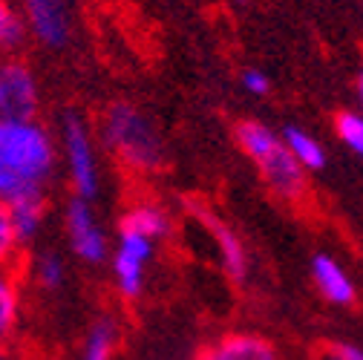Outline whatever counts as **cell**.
<instances>
[{"label":"cell","mask_w":363,"mask_h":360,"mask_svg":"<svg viewBox=\"0 0 363 360\" xmlns=\"http://www.w3.org/2000/svg\"><path fill=\"white\" fill-rule=\"evenodd\" d=\"M55 142L38 121H0V202L47 193L55 173Z\"/></svg>","instance_id":"1"},{"label":"cell","mask_w":363,"mask_h":360,"mask_svg":"<svg viewBox=\"0 0 363 360\" xmlns=\"http://www.w3.org/2000/svg\"><path fill=\"white\" fill-rule=\"evenodd\" d=\"M101 142L127 170L153 173L164 162V145L156 124L127 101H116L107 107L101 118Z\"/></svg>","instance_id":"2"},{"label":"cell","mask_w":363,"mask_h":360,"mask_svg":"<svg viewBox=\"0 0 363 360\" xmlns=\"http://www.w3.org/2000/svg\"><path fill=\"white\" fill-rule=\"evenodd\" d=\"M237 145L257 164L262 182L280 199L297 202L306 193V170L294 162V156L289 153L280 133H274L259 121H240Z\"/></svg>","instance_id":"3"},{"label":"cell","mask_w":363,"mask_h":360,"mask_svg":"<svg viewBox=\"0 0 363 360\" xmlns=\"http://www.w3.org/2000/svg\"><path fill=\"white\" fill-rule=\"evenodd\" d=\"M40 86L26 58L0 55V121H35Z\"/></svg>","instance_id":"4"},{"label":"cell","mask_w":363,"mask_h":360,"mask_svg":"<svg viewBox=\"0 0 363 360\" xmlns=\"http://www.w3.org/2000/svg\"><path fill=\"white\" fill-rule=\"evenodd\" d=\"M61 139H64L69 182L75 188V196L93 202L96 193H99V156H96L93 133H89L86 121L78 113H67L64 116Z\"/></svg>","instance_id":"5"},{"label":"cell","mask_w":363,"mask_h":360,"mask_svg":"<svg viewBox=\"0 0 363 360\" xmlns=\"http://www.w3.org/2000/svg\"><path fill=\"white\" fill-rule=\"evenodd\" d=\"M153 251H156V240L130 228H118V242L113 251V277H116V291L124 303H135L142 297Z\"/></svg>","instance_id":"6"},{"label":"cell","mask_w":363,"mask_h":360,"mask_svg":"<svg viewBox=\"0 0 363 360\" xmlns=\"http://www.w3.org/2000/svg\"><path fill=\"white\" fill-rule=\"evenodd\" d=\"M67 237H69V245L81 262L101 265L110 257L107 234L99 225L96 210L86 199H78V196L69 199V205H67Z\"/></svg>","instance_id":"7"},{"label":"cell","mask_w":363,"mask_h":360,"mask_svg":"<svg viewBox=\"0 0 363 360\" xmlns=\"http://www.w3.org/2000/svg\"><path fill=\"white\" fill-rule=\"evenodd\" d=\"M23 26L43 47L61 50L72 35L69 0H23Z\"/></svg>","instance_id":"8"},{"label":"cell","mask_w":363,"mask_h":360,"mask_svg":"<svg viewBox=\"0 0 363 360\" xmlns=\"http://www.w3.org/2000/svg\"><path fill=\"white\" fill-rule=\"evenodd\" d=\"M196 219L208 228L216 251H219V259H222V268H225V274H228L234 283H242L248 277V257H245V248L240 242V237L231 231V225H225L219 216H213L211 210L205 208H194Z\"/></svg>","instance_id":"9"},{"label":"cell","mask_w":363,"mask_h":360,"mask_svg":"<svg viewBox=\"0 0 363 360\" xmlns=\"http://www.w3.org/2000/svg\"><path fill=\"white\" fill-rule=\"evenodd\" d=\"M196 360H280V351L274 349V343H268L259 334L234 332L205 346Z\"/></svg>","instance_id":"10"},{"label":"cell","mask_w":363,"mask_h":360,"mask_svg":"<svg viewBox=\"0 0 363 360\" xmlns=\"http://www.w3.org/2000/svg\"><path fill=\"white\" fill-rule=\"evenodd\" d=\"M26 277V259L0 268V349H6L21 323V294Z\"/></svg>","instance_id":"11"},{"label":"cell","mask_w":363,"mask_h":360,"mask_svg":"<svg viewBox=\"0 0 363 360\" xmlns=\"http://www.w3.org/2000/svg\"><path fill=\"white\" fill-rule=\"evenodd\" d=\"M311 280L326 300H332L337 305H349L354 300L352 277L346 274V268L329 254H314L311 257Z\"/></svg>","instance_id":"12"},{"label":"cell","mask_w":363,"mask_h":360,"mask_svg":"<svg viewBox=\"0 0 363 360\" xmlns=\"http://www.w3.org/2000/svg\"><path fill=\"white\" fill-rule=\"evenodd\" d=\"M6 208H9V216H12L15 237H18V242L26 248V245L38 237L43 219H47V193L18 199V202H12V205H6Z\"/></svg>","instance_id":"13"},{"label":"cell","mask_w":363,"mask_h":360,"mask_svg":"<svg viewBox=\"0 0 363 360\" xmlns=\"http://www.w3.org/2000/svg\"><path fill=\"white\" fill-rule=\"evenodd\" d=\"M118 228H130V231H139L150 240H162L170 231V216L164 213V208H159L156 202H135L124 210L121 225Z\"/></svg>","instance_id":"14"},{"label":"cell","mask_w":363,"mask_h":360,"mask_svg":"<svg viewBox=\"0 0 363 360\" xmlns=\"http://www.w3.org/2000/svg\"><path fill=\"white\" fill-rule=\"evenodd\" d=\"M283 142H286V147H289V153L294 156V162L303 167V170H323L326 167V150H323V145L317 142L311 133H306V130H300V127H286L283 133Z\"/></svg>","instance_id":"15"},{"label":"cell","mask_w":363,"mask_h":360,"mask_svg":"<svg viewBox=\"0 0 363 360\" xmlns=\"http://www.w3.org/2000/svg\"><path fill=\"white\" fill-rule=\"evenodd\" d=\"M118 340H121V329H118L116 317H101L86 332L81 360H116Z\"/></svg>","instance_id":"16"},{"label":"cell","mask_w":363,"mask_h":360,"mask_svg":"<svg viewBox=\"0 0 363 360\" xmlns=\"http://www.w3.org/2000/svg\"><path fill=\"white\" fill-rule=\"evenodd\" d=\"M26 26L9 0H0V55H15L23 47Z\"/></svg>","instance_id":"17"},{"label":"cell","mask_w":363,"mask_h":360,"mask_svg":"<svg viewBox=\"0 0 363 360\" xmlns=\"http://www.w3.org/2000/svg\"><path fill=\"white\" fill-rule=\"evenodd\" d=\"M67 280V265L58 254L47 251L35 259V283L43 288V291H58Z\"/></svg>","instance_id":"18"},{"label":"cell","mask_w":363,"mask_h":360,"mask_svg":"<svg viewBox=\"0 0 363 360\" xmlns=\"http://www.w3.org/2000/svg\"><path fill=\"white\" fill-rule=\"evenodd\" d=\"M23 259H26V257H23V245H21L18 237H15L9 208L0 202V268L18 265V262H23Z\"/></svg>","instance_id":"19"},{"label":"cell","mask_w":363,"mask_h":360,"mask_svg":"<svg viewBox=\"0 0 363 360\" xmlns=\"http://www.w3.org/2000/svg\"><path fill=\"white\" fill-rule=\"evenodd\" d=\"M335 133H337V139L354 153L363 159V116L360 113H340L335 118Z\"/></svg>","instance_id":"20"},{"label":"cell","mask_w":363,"mask_h":360,"mask_svg":"<svg viewBox=\"0 0 363 360\" xmlns=\"http://www.w3.org/2000/svg\"><path fill=\"white\" fill-rule=\"evenodd\" d=\"M242 86L248 89L251 96H268L271 89V78L262 72V69H242Z\"/></svg>","instance_id":"21"},{"label":"cell","mask_w":363,"mask_h":360,"mask_svg":"<svg viewBox=\"0 0 363 360\" xmlns=\"http://www.w3.org/2000/svg\"><path fill=\"white\" fill-rule=\"evenodd\" d=\"M320 360H363V349H357L352 343H332L323 349Z\"/></svg>","instance_id":"22"},{"label":"cell","mask_w":363,"mask_h":360,"mask_svg":"<svg viewBox=\"0 0 363 360\" xmlns=\"http://www.w3.org/2000/svg\"><path fill=\"white\" fill-rule=\"evenodd\" d=\"M357 99H360V107H363V69L357 72ZM363 116V113H360Z\"/></svg>","instance_id":"23"},{"label":"cell","mask_w":363,"mask_h":360,"mask_svg":"<svg viewBox=\"0 0 363 360\" xmlns=\"http://www.w3.org/2000/svg\"><path fill=\"white\" fill-rule=\"evenodd\" d=\"M0 360H12V351H9V346H6V349H0Z\"/></svg>","instance_id":"24"},{"label":"cell","mask_w":363,"mask_h":360,"mask_svg":"<svg viewBox=\"0 0 363 360\" xmlns=\"http://www.w3.org/2000/svg\"><path fill=\"white\" fill-rule=\"evenodd\" d=\"M237 4H240V0H237Z\"/></svg>","instance_id":"25"}]
</instances>
